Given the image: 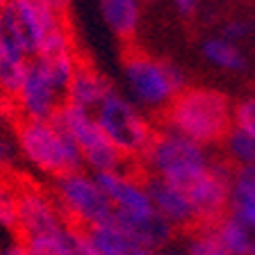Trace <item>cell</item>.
<instances>
[{"instance_id": "cb8c5ba5", "label": "cell", "mask_w": 255, "mask_h": 255, "mask_svg": "<svg viewBox=\"0 0 255 255\" xmlns=\"http://www.w3.org/2000/svg\"><path fill=\"white\" fill-rule=\"evenodd\" d=\"M233 196H237V198H255V164L235 166Z\"/></svg>"}, {"instance_id": "ac0fdd59", "label": "cell", "mask_w": 255, "mask_h": 255, "mask_svg": "<svg viewBox=\"0 0 255 255\" xmlns=\"http://www.w3.org/2000/svg\"><path fill=\"white\" fill-rule=\"evenodd\" d=\"M91 255H132L137 244L114 219L85 228Z\"/></svg>"}, {"instance_id": "1f68e13d", "label": "cell", "mask_w": 255, "mask_h": 255, "mask_svg": "<svg viewBox=\"0 0 255 255\" xmlns=\"http://www.w3.org/2000/svg\"><path fill=\"white\" fill-rule=\"evenodd\" d=\"M157 255H189V253H187V249H185V246H182V249H175V246H169V249L159 251Z\"/></svg>"}, {"instance_id": "e575fe53", "label": "cell", "mask_w": 255, "mask_h": 255, "mask_svg": "<svg viewBox=\"0 0 255 255\" xmlns=\"http://www.w3.org/2000/svg\"><path fill=\"white\" fill-rule=\"evenodd\" d=\"M7 2H9V0H0V11H2V7H5Z\"/></svg>"}, {"instance_id": "8992f818", "label": "cell", "mask_w": 255, "mask_h": 255, "mask_svg": "<svg viewBox=\"0 0 255 255\" xmlns=\"http://www.w3.org/2000/svg\"><path fill=\"white\" fill-rule=\"evenodd\" d=\"M53 121L75 141V146L82 153V159H85V166H89L94 171V175L110 173V171H123L126 157L107 139V134L103 132V128L96 121L94 112H87L82 107L64 103Z\"/></svg>"}, {"instance_id": "4316f807", "label": "cell", "mask_w": 255, "mask_h": 255, "mask_svg": "<svg viewBox=\"0 0 255 255\" xmlns=\"http://www.w3.org/2000/svg\"><path fill=\"white\" fill-rule=\"evenodd\" d=\"M249 34H251V21H246V18H230L221 27V37L233 43L244 41Z\"/></svg>"}, {"instance_id": "603a6c76", "label": "cell", "mask_w": 255, "mask_h": 255, "mask_svg": "<svg viewBox=\"0 0 255 255\" xmlns=\"http://www.w3.org/2000/svg\"><path fill=\"white\" fill-rule=\"evenodd\" d=\"M233 128L255 137V96H246L233 105Z\"/></svg>"}, {"instance_id": "52a82bcc", "label": "cell", "mask_w": 255, "mask_h": 255, "mask_svg": "<svg viewBox=\"0 0 255 255\" xmlns=\"http://www.w3.org/2000/svg\"><path fill=\"white\" fill-rule=\"evenodd\" d=\"M55 201L59 203L69 223L80 228H91L114 219V207L107 194L98 185L96 175H89L87 171L55 178Z\"/></svg>"}, {"instance_id": "5bb4252c", "label": "cell", "mask_w": 255, "mask_h": 255, "mask_svg": "<svg viewBox=\"0 0 255 255\" xmlns=\"http://www.w3.org/2000/svg\"><path fill=\"white\" fill-rule=\"evenodd\" d=\"M27 255H91L85 228L66 223L64 228L48 235L23 239Z\"/></svg>"}, {"instance_id": "2e32d148", "label": "cell", "mask_w": 255, "mask_h": 255, "mask_svg": "<svg viewBox=\"0 0 255 255\" xmlns=\"http://www.w3.org/2000/svg\"><path fill=\"white\" fill-rule=\"evenodd\" d=\"M114 221L130 235V239L137 246L150 249L155 253L169 249V244L173 242V235H175V228L164 217H159L157 212L150 214V217H143V219H128V221L114 219Z\"/></svg>"}, {"instance_id": "8d00e7d4", "label": "cell", "mask_w": 255, "mask_h": 255, "mask_svg": "<svg viewBox=\"0 0 255 255\" xmlns=\"http://www.w3.org/2000/svg\"><path fill=\"white\" fill-rule=\"evenodd\" d=\"M148 2H153V0H148Z\"/></svg>"}, {"instance_id": "4dcf8cb0", "label": "cell", "mask_w": 255, "mask_h": 255, "mask_svg": "<svg viewBox=\"0 0 255 255\" xmlns=\"http://www.w3.org/2000/svg\"><path fill=\"white\" fill-rule=\"evenodd\" d=\"M175 2V7L182 11V14H191V11L196 9V5H198V0H173Z\"/></svg>"}, {"instance_id": "6da1fadb", "label": "cell", "mask_w": 255, "mask_h": 255, "mask_svg": "<svg viewBox=\"0 0 255 255\" xmlns=\"http://www.w3.org/2000/svg\"><path fill=\"white\" fill-rule=\"evenodd\" d=\"M166 130L182 134L201 146L223 143L233 130V103L210 87H187L164 112Z\"/></svg>"}, {"instance_id": "f546056e", "label": "cell", "mask_w": 255, "mask_h": 255, "mask_svg": "<svg viewBox=\"0 0 255 255\" xmlns=\"http://www.w3.org/2000/svg\"><path fill=\"white\" fill-rule=\"evenodd\" d=\"M37 2H41L43 7H48V9H53L55 14H66V9H69L71 0H37Z\"/></svg>"}, {"instance_id": "484cf974", "label": "cell", "mask_w": 255, "mask_h": 255, "mask_svg": "<svg viewBox=\"0 0 255 255\" xmlns=\"http://www.w3.org/2000/svg\"><path fill=\"white\" fill-rule=\"evenodd\" d=\"M230 212L255 233V198H230Z\"/></svg>"}, {"instance_id": "30bf717a", "label": "cell", "mask_w": 255, "mask_h": 255, "mask_svg": "<svg viewBox=\"0 0 255 255\" xmlns=\"http://www.w3.org/2000/svg\"><path fill=\"white\" fill-rule=\"evenodd\" d=\"M64 103L66 89L50 75L43 64L32 59L23 87L16 96V105L23 114V121H53Z\"/></svg>"}, {"instance_id": "ffe728a7", "label": "cell", "mask_w": 255, "mask_h": 255, "mask_svg": "<svg viewBox=\"0 0 255 255\" xmlns=\"http://www.w3.org/2000/svg\"><path fill=\"white\" fill-rule=\"evenodd\" d=\"M210 228L214 230L217 239L233 255H251V251L255 249V233L246 223L239 221L233 212L221 217L217 223H212Z\"/></svg>"}, {"instance_id": "83f0119b", "label": "cell", "mask_w": 255, "mask_h": 255, "mask_svg": "<svg viewBox=\"0 0 255 255\" xmlns=\"http://www.w3.org/2000/svg\"><path fill=\"white\" fill-rule=\"evenodd\" d=\"M11 155H14V148H11V141L7 139L5 130L0 128V169H5L11 162Z\"/></svg>"}, {"instance_id": "7c38bea8", "label": "cell", "mask_w": 255, "mask_h": 255, "mask_svg": "<svg viewBox=\"0 0 255 255\" xmlns=\"http://www.w3.org/2000/svg\"><path fill=\"white\" fill-rule=\"evenodd\" d=\"M96 180L107 194L114 219L128 221V219H143L155 214V205L146 189V182L132 178L126 171H110V173H96Z\"/></svg>"}, {"instance_id": "7402d4cb", "label": "cell", "mask_w": 255, "mask_h": 255, "mask_svg": "<svg viewBox=\"0 0 255 255\" xmlns=\"http://www.w3.org/2000/svg\"><path fill=\"white\" fill-rule=\"evenodd\" d=\"M185 249L189 255H233L221 244L210 226H196L187 230Z\"/></svg>"}, {"instance_id": "e0dca14e", "label": "cell", "mask_w": 255, "mask_h": 255, "mask_svg": "<svg viewBox=\"0 0 255 255\" xmlns=\"http://www.w3.org/2000/svg\"><path fill=\"white\" fill-rule=\"evenodd\" d=\"M32 59L16 43L0 39V96L16 101Z\"/></svg>"}, {"instance_id": "d6a6232c", "label": "cell", "mask_w": 255, "mask_h": 255, "mask_svg": "<svg viewBox=\"0 0 255 255\" xmlns=\"http://www.w3.org/2000/svg\"><path fill=\"white\" fill-rule=\"evenodd\" d=\"M132 255H157V253H155V251H150V249H141V246H137Z\"/></svg>"}, {"instance_id": "9c48e42d", "label": "cell", "mask_w": 255, "mask_h": 255, "mask_svg": "<svg viewBox=\"0 0 255 255\" xmlns=\"http://www.w3.org/2000/svg\"><path fill=\"white\" fill-rule=\"evenodd\" d=\"M233 173L235 164L228 157H212V166L203 173L196 182L187 187L198 226H212L221 217L230 212V198H233Z\"/></svg>"}, {"instance_id": "3957f363", "label": "cell", "mask_w": 255, "mask_h": 255, "mask_svg": "<svg viewBox=\"0 0 255 255\" xmlns=\"http://www.w3.org/2000/svg\"><path fill=\"white\" fill-rule=\"evenodd\" d=\"M148 175H157L171 185L187 189L212 166V155L205 146L173 132L162 130L155 132L148 150L143 153Z\"/></svg>"}, {"instance_id": "d4e9b609", "label": "cell", "mask_w": 255, "mask_h": 255, "mask_svg": "<svg viewBox=\"0 0 255 255\" xmlns=\"http://www.w3.org/2000/svg\"><path fill=\"white\" fill-rule=\"evenodd\" d=\"M0 228L16 233V191L0 182Z\"/></svg>"}, {"instance_id": "277c9868", "label": "cell", "mask_w": 255, "mask_h": 255, "mask_svg": "<svg viewBox=\"0 0 255 255\" xmlns=\"http://www.w3.org/2000/svg\"><path fill=\"white\" fill-rule=\"evenodd\" d=\"M123 75H126L128 89H130L134 105L150 112L164 114L175 96L187 89L182 69H178L171 62L155 59L143 53L126 55Z\"/></svg>"}, {"instance_id": "ba28073f", "label": "cell", "mask_w": 255, "mask_h": 255, "mask_svg": "<svg viewBox=\"0 0 255 255\" xmlns=\"http://www.w3.org/2000/svg\"><path fill=\"white\" fill-rule=\"evenodd\" d=\"M64 23L66 18L62 14H55L37 0H9L0 11V39L16 43L34 59L48 34Z\"/></svg>"}, {"instance_id": "5b68a950", "label": "cell", "mask_w": 255, "mask_h": 255, "mask_svg": "<svg viewBox=\"0 0 255 255\" xmlns=\"http://www.w3.org/2000/svg\"><path fill=\"white\" fill-rule=\"evenodd\" d=\"M94 117L123 157H143L155 137V130L146 114L119 91H112L96 107Z\"/></svg>"}, {"instance_id": "d6986e66", "label": "cell", "mask_w": 255, "mask_h": 255, "mask_svg": "<svg viewBox=\"0 0 255 255\" xmlns=\"http://www.w3.org/2000/svg\"><path fill=\"white\" fill-rule=\"evenodd\" d=\"M101 16L119 39L128 41L137 34L141 21V0H98Z\"/></svg>"}, {"instance_id": "d590c367", "label": "cell", "mask_w": 255, "mask_h": 255, "mask_svg": "<svg viewBox=\"0 0 255 255\" xmlns=\"http://www.w3.org/2000/svg\"><path fill=\"white\" fill-rule=\"evenodd\" d=\"M251 255H255V249H253V251H251Z\"/></svg>"}, {"instance_id": "7a4b0ae2", "label": "cell", "mask_w": 255, "mask_h": 255, "mask_svg": "<svg viewBox=\"0 0 255 255\" xmlns=\"http://www.w3.org/2000/svg\"><path fill=\"white\" fill-rule=\"evenodd\" d=\"M16 146L30 166L53 178L85 171L75 141L55 121H23L16 130Z\"/></svg>"}, {"instance_id": "f1b7e54d", "label": "cell", "mask_w": 255, "mask_h": 255, "mask_svg": "<svg viewBox=\"0 0 255 255\" xmlns=\"http://www.w3.org/2000/svg\"><path fill=\"white\" fill-rule=\"evenodd\" d=\"M0 255H27L23 239H16V235L11 239H7L5 244L0 246Z\"/></svg>"}, {"instance_id": "9a60e30c", "label": "cell", "mask_w": 255, "mask_h": 255, "mask_svg": "<svg viewBox=\"0 0 255 255\" xmlns=\"http://www.w3.org/2000/svg\"><path fill=\"white\" fill-rule=\"evenodd\" d=\"M112 91H114L112 85L98 71L87 66V64H80L73 80H71L69 91H66V103L82 107L87 112H96V107L101 105Z\"/></svg>"}, {"instance_id": "836d02e7", "label": "cell", "mask_w": 255, "mask_h": 255, "mask_svg": "<svg viewBox=\"0 0 255 255\" xmlns=\"http://www.w3.org/2000/svg\"><path fill=\"white\" fill-rule=\"evenodd\" d=\"M11 237H14V233H7V230H2V228H0V246L5 244L7 239H11Z\"/></svg>"}, {"instance_id": "4fadbf2b", "label": "cell", "mask_w": 255, "mask_h": 255, "mask_svg": "<svg viewBox=\"0 0 255 255\" xmlns=\"http://www.w3.org/2000/svg\"><path fill=\"white\" fill-rule=\"evenodd\" d=\"M143 182H146V189H148L150 201H153V205H155V212H157L159 217H164L175 230L196 228L198 219H196L194 205H191L185 189L162 180L157 175H148Z\"/></svg>"}, {"instance_id": "8fae6325", "label": "cell", "mask_w": 255, "mask_h": 255, "mask_svg": "<svg viewBox=\"0 0 255 255\" xmlns=\"http://www.w3.org/2000/svg\"><path fill=\"white\" fill-rule=\"evenodd\" d=\"M66 223L69 219L64 217L55 196L37 187L16 191V235H21V239L55 233Z\"/></svg>"}, {"instance_id": "44dd1931", "label": "cell", "mask_w": 255, "mask_h": 255, "mask_svg": "<svg viewBox=\"0 0 255 255\" xmlns=\"http://www.w3.org/2000/svg\"><path fill=\"white\" fill-rule=\"evenodd\" d=\"M203 57L219 69L244 73L249 69V59L242 53V48L233 41H226L223 37H212L203 43Z\"/></svg>"}]
</instances>
